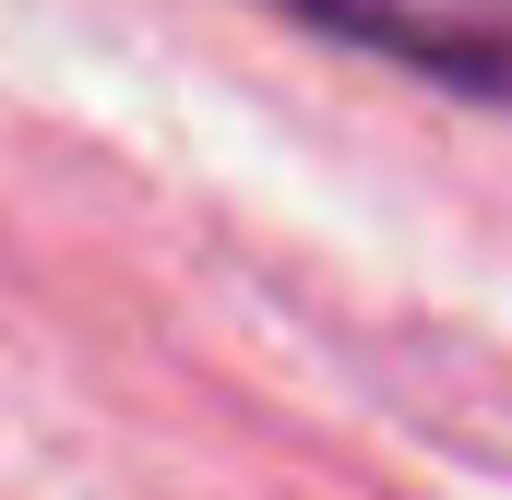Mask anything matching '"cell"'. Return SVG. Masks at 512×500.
Here are the masks:
<instances>
[{
  "label": "cell",
  "instance_id": "6da1fadb",
  "mask_svg": "<svg viewBox=\"0 0 512 500\" xmlns=\"http://www.w3.org/2000/svg\"><path fill=\"white\" fill-rule=\"evenodd\" d=\"M298 12L405 60V72H441V84L512 108V0H298Z\"/></svg>",
  "mask_w": 512,
  "mask_h": 500
}]
</instances>
